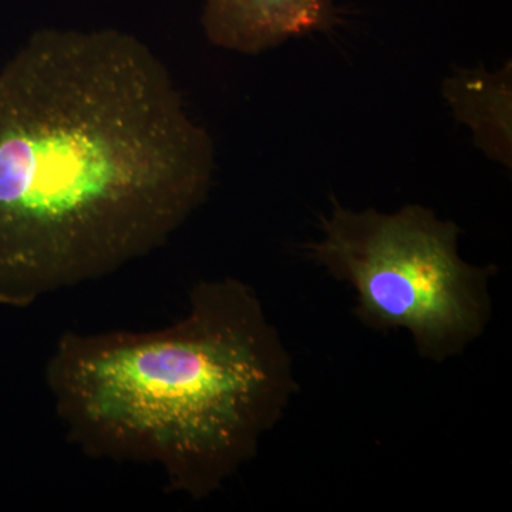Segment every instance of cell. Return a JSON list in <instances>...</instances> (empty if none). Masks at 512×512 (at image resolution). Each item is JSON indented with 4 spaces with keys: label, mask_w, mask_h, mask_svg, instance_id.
<instances>
[{
    "label": "cell",
    "mask_w": 512,
    "mask_h": 512,
    "mask_svg": "<svg viewBox=\"0 0 512 512\" xmlns=\"http://www.w3.org/2000/svg\"><path fill=\"white\" fill-rule=\"evenodd\" d=\"M443 96L485 156L511 168L512 63H505L494 72L457 70L444 80Z\"/></svg>",
    "instance_id": "cell-5"
},
{
    "label": "cell",
    "mask_w": 512,
    "mask_h": 512,
    "mask_svg": "<svg viewBox=\"0 0 512 512\" xmlns=\"http://www.w3.org/2000/svg\"><path fill=\"white\" fill-rule=\"evenodd\" d=\"M202 29L212 45L259 55L335 23L332 0H205Z\"/></svg>",
    "instance_id": "cell-4"
},
{
    "label": "cell",
    "mask_w": 512,
    "mask_h": 512,
    "mask_svg": "<svg viewBox=\"0 0 512 512\" xmlns=\"http://www.w3.org/2000/svg\"><path fill=\"white\" fill-rule=\"evenodd\" d=\"M320 231L303 252L355 291V315L367 328L407 330L419 356L434 363L484 335L495 269L461 258L456 222L419 204L356 211L333 200Z\"/></svg>",
    "instance_id": "cell-3"
},
{
    "label": "cell",
    "mask_w": 512,
    "mask_h": 512,
    "mask_svg": "<svg viewBox=\"0 0 512 512\" xmlns=\"http://www.w3.org/2000/svg\"><path fill=\"white\" fill-rule=\"evenodd\" d=\"M45 382L74 447L160 468L168 491L194 501L254 460L298 390L284 339L237 278L195 284L167 328L63 333Z\"/></svg>",
    "instance_id": "cell-2"
},
{
    "label": "cell",
    "mask_w": 512,
    "mask_h": 512,
    "mask_svg": "<svg viewBox=\"0 0 512 512\" xmlns=\"http://www.w3.org/2000/svg\"><path fill=\"white\" fill-rule=\"evenodd\" d=\"M214 170L210 134L146 43L39 30L0 70V305L29 308L163 248Z\"/></svg>",
    "instance_id": "cell-1"
}]
</instances>
